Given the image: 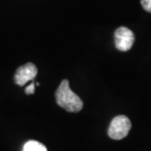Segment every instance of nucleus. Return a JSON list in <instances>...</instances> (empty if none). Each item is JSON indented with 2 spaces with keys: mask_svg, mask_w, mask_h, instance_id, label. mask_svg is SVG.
<instances>
[{
  "mask_svg": "<svg viewBox=\"0 0 151 151\" xmlns=\"http://www.w3.org/2000/svg\"><path fill=\"white\" fill-rule=\"evenodd\" d=\"M56 102L60 107L68 112L78 113L83 109L81 99L71 89L68 80H63L55 92Z\"/></svg>",
  "mask_w": 151,
  "mask_h": 151,
  "instance_id": "nucleus-1",
  "label": "nucleus"
},
{
  "mask_svg": "<svg viewBox=\"0 0 151 151\" xmlns=\"http://www.w3.org/2000/svg\"><path fill=\"white\" fill-rule=\"evenodd\" d=\"M132 128V123L127 116L119 115L115 117L110 124L108 129V135L115 140L123 139L129 134V129Z\"/></svg>",
  "mask_w": 151,
  "mask_h": 151,
  "instance_id": "nucleus-2",
  "label": "nucleus"
},
{
  "mask_svg": "<svg viewBox=\"0 0 151 151\" xmlns=\"http://www.w3.org/2000/svg\"><path fill=\"white\" fill-rule=\"evenodd\" d=\"M115 45L120 51H128L134 43V35L131 29L126 27H120L114 35Z\"/></svg>",
  "mask_w": 151,
  "mask_h": 151,
  "instance_id": "nucleus-3",
  "label": "nucleus"
},
{
  "mask_svg": "<svg viewBox=\"0 0 151 151\" xmlns=\"http://www.w3.org/2000/svg\"><path fill=\"white\" fill-rule=\"evenodd\" d=\"M37 75V66L32 63H27V64L21 66L18 68V70L15 73L14 81L15 83L18 86H23L28 83V81H32Z\"/></svg>",
  "mask_w": 151,
  "mask_h": 151,
  "instance_id": "nucleus-4",
  "label": "nucleus"
},
{
  "mask_svg": "<svg viewBox=\"0 0 151 151\" xmlns=\"http://www.w3.org/2000/svg\"><path fill=\"white\" fill-rule=\"evenodd\" d=\"M23 151H47L43 144L35 140H29L23 147Z\"/></svg>",
  "mask_w": 151,
  "mask_h": 151,
  "instance_id": "nucleus-5",
  "label": "nucleus"
},
{
  "mask_svg": "<svg viewBox=\"0 0 151 151\" xmlns=\"http://www.w3.org/2000/svg\"><path fill=\"white\" fill-rule=\"evenodd\" d=\"M140 3L144 10L151 13V0H140Z\"/></svg>",
  "mask_w": 151,
  "mask_h": 151,
  "instance_id": "nucleus-6",
  "label": "nucleus"
},
{
  "mask_svg": "<svg viewBox=\"0 0 151 151\" xmlns=\"http://www.w3.org/2000/svg\"><path fill=\"white\" fill-rule=\"evenodd\" d=\"M35 84L34 83H32L29 86L26 87V93L27 94H34L35 93Z\"/></svg>",
  "mask_w": 151,
  "mask_h": 151,
  "instance_id": "nucleus-7",
  "label": "nucleus"
}]
</instances>
